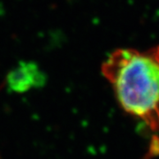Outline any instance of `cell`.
I'll return each instance as SVG.
<instances>
[{"label": "cell", "instance_id": "obj_2", "mask_svg": "<svg viewBox=\"0 0 159 159\" xmlns=\"http://www.w3.org/2000/svg\"><path fill=\"white\" fill-rule=\"evenodd\" d=\"M44 81V74L35 63L21 62L8 73L4 83L12 91L23 93L42 87Z\"/></svg>", "mask_w": 159, "mask_h": 159}, {"label": "cell", "instance_id": "obj_1", "mask_svg": "<svg viewBox=\"0 0 159 159\" xmlns=\"http://www.w3.org/2000/svg\"><path fill=\"white\" fill-rule=\"evenodd\" d=\"M101 70L122 109L159 131V46L146 51L118 49Z\"/></svg>", "mask_w": 159, "mask_h": 159}, {"label": "cell", "instance_id": "obj_3", "mask_svg": "<svg viewBox=\"0 0 159 159\" xmlns=\"http://www.w3.org/2000/svg\"><path fill=\"white\" fill-rule=\"evenodd\" d=\"M4 87H5V83H4V82H2V83H1V85H0V89H3Z\"/></svg>", "mask_w": 159, "mask_h": 159}]
</instances>
